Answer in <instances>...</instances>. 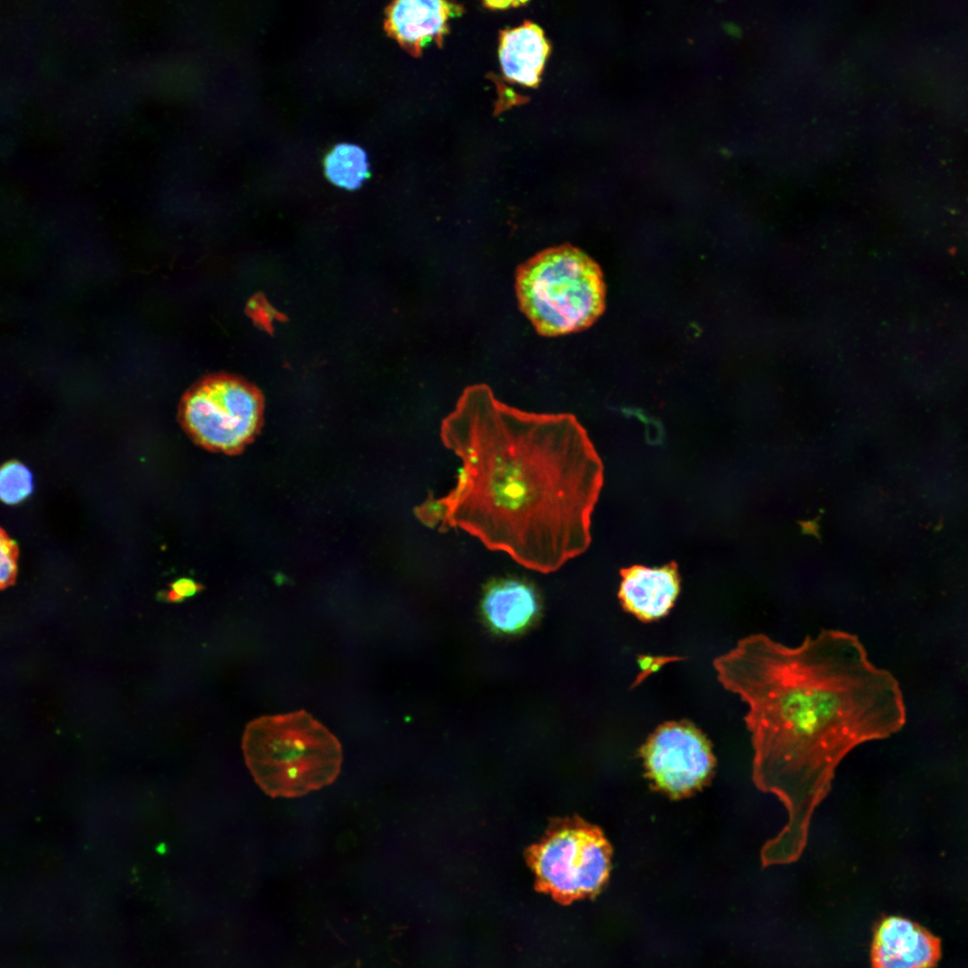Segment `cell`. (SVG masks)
Listing matches in <instances>:
<instances>
[{"label":"cell","instance_id":"obj_18","mask_svg":"<svg viewBox=\"0 0 968 968\" xmlns=\"http://www.w3.org/2000/svg\"><path fill=\"white\" fill-rule=\"evenodd\" d=\"M517 4H522V3L507 2V1L486 2L487 6L490 7V8H506V7H508L510 4L516 5Z\"/></svg>","mask_w":968,"mask_h":968},{"label":"cell","instance_id":"obj_5","mask_svg":"<svg viewBox=\"0 0 968 968\" xmlns=\"http://www.w3.org/2000/svg\"><path fill=\"white\" fill-rule=\"evenodd\" d=\"M264 401L258 389L230 375H212L198 381L184 395L179 420L201 446L237 453L256 436Z\"/></svg>","mask_w":968,"mask_h":968},{"label":"cell","instance_id":"obj_2","mask_svg":"<svg viewBox=\"0 0 968 968\" xmlns=\"http://www.w3.org/2000/svg\"><path fill=\"white\" fill-rule=\"evenodd\" d=\"M440 438L462 462L442 497V530L545 574L587 550L604 466L574 414L524 411L475 384L442 419Z\"/></svg>","mask_w":968,"mask_h":968},{"label":"cell","instance_id":"obj_15","mask_svg":"<svg viewBox=\"0 0 968 968\" xmlns=\"http://www.w3.org/2000/svg\"><path fill=\"white\" fill-rule=\"evenodd\" d=\"M446 506L442 497L436 498L429 495L420 505L416 506L414 514L424 525L442 530L446 517Z\"/></svg>","mask_w":968,"mask_h":968},{"label":"cell","instance_id":"obj_11","mask_svg":"<svg viewBox=\"0 0 968 968\" xmlns=\"http://www.w3.org/2000/svg\"><path fill=\"white\" fill-rule=\"evenodd\" d=\"M461 9L445 1H395L386 8L385 29L402 48L418 56L430 43H443L449 19Z\"/></svg>","mask_w":968,"mask_h":968},{"label":"cell","instance_id":"obj_12","mask_svg":"<svg viewBox=\"0 0 968 968\" xmlns=\"http://www.w3.org/2000/svg\"><path fill=\"white\" fill-rule=\"evenodd\" d=\"M498 53L503 73L509 81L533 87L540 81L549 45L543 30L526 22L502 31Z\"/></svg>","mask_w":968,"mask_h":968},{"label":"cell","instance_id":"obj_1","mask_svg":"<svg viewBox=\"0 0 968 968\" xmlns=\"http://www.w3.org/2000/svg\"><path fill=\"white\" fill-rule=\"evenodd\" d=\"M713 668L722 687L748 704L753 782L782 801L793 830L810 826L851 750L905 722L897 681L845 631L824 629L796 646L752 634L715 658Z\"/></svg>","mask_w":968,"mask_h":968},{"label":"cell","instance_id":"obj_10","mask_svg":"<svg viewBox=\"0 0 968 968\" xmlns=\"http://www.w3.org/2000/svg\"><path fill=\"white\" fill-rule=\"evenodd\" d=\"M940 955L938 939L901 917L883 920L871 946L873 968H932Z\"/></svg>","mask_w":968,"mask_h":968},{"label":"cell","instance_id":"obj_7","mask_svg":"<svg viewBox=\"0 0 968 968\" xmlns=\"http://www.w3.org/2000/svg\"><path fill=\"white\" fill-rule=\"evenodd\" d=\"M647 774L668 794L685 796L709 782L715 766L704 735L687 722L660 727L644 751Z\"/></svg>","mask_w":968,"mask_h":968},{"label":"cell","instance_id":"obj_6","mask_svg":"<svg viewBox=\"0 0 968 968\" xmlns=\"http://www.w3.org/2000/svg\"><path fill=\"white\" fill-rule=\"evenodd\" d=\"M526 856L539 886L562 900L595 893L610 864V848L602 833L580 820L554 825Z\"/></svg>","mask_w":968,"mask_h":968},{"label":"cell","instance_id":"obj_9","mask_svg":"<svg viewBox=\"0 0 968 968\" xmlns=\"http://www.w3.org/2000/svg\"><path fill=\"white\" fill-rule=\"evenodd\" d=\"M618 598L622 608L643 622L667 616L680 592L676 562L658 567L633 565L620 570Z\"/></svg>","mask_w":968,"mask_h":968},{"label":"cell","instance_id":"obj_3","mask_svg":"<svg viewBox=\"0 0 968 968\" xmlns=\"http://www.w3.org/2000/svg\"><path fill=\"white\" fill-rule=\"evenodd\" d=\"M241 748L255 783L272 798H297L339 776V739L305 710L265 715L245 728Z\"/></svg>","mask_w":968,"mask_h":968},{"label":"cell","instance_id":"obj_14","mask_svg":"<svg viewBox=\"0 0 968 968\" xmlns=\"http://www.w3.org/2000/svg\"><path fill=\"white\" fill-rule=\"evenodd\" d=\"M32 474L22 463L10 461L0 471V497L7 505H16L25 500L32 492Z\"/></svg>","mask_w":968,"mask_h":968},{"label":"cell","instance_id":"obj_8","mask_svg":"<svg viewBox=\"0 0 968 968\" xmlns=\"http://www.w3.org/2000/svg\"><path fill=\"white\" fill-rule=\"evenodd\" d=\"M540 612L538 591L523 578L498 577L483 587L480 617L488 630L496 635L512 637L525 633L537 623Z\"/></svg>","mask_w":968,"mask_h":968},{"label":"cell","instance_id":"obj_4","mask_svg":"<svg viewBox=\"0 0 968 968\" xmlns=\"http://www.w3.org/2000/svg\"><path fill=\"white\" fill-rule=\"evenodd\" d=\"M521 309L537 332L557 336L592 324L605 306V284L598 264L570 245L537 254L516 273Z\"/></svg>","mask_w":968,"mask_h":968},{"label":"cell","instance_id":"obj_13","mask_svg":"<svg viewBox=\"0 0 968 968\" xmlns=\"http://www.w3.org/2000/svg\"><path fill=\"white\" fill-rule=\"evenodd\" d=\"M324 169L332 183L350 190L360 186L369 173L365 151L348 143L336 145L327 154Z\"/></svg>","mask_w":968,"mask_h":968},{"label":"cell","instance_id":"obj_16","mask_svg":"<svg viewBox=\"0 0 968 968\" xmlns=\"http://www.w3.org/2000/svg\"><path fill=\"white\" fill-rule=\"evenodd\" d=\"M0 583L4 587L12 583L16 574L17 549L14 541L4 531L0 541Z\"/></svg>","mask_w":968,"mask_h":968},{"label":"cell","instance_id":"obj_17","mask_svg":"<svg viewBox=\"0 0 968 968\" xmlns=\"http://www.w3.org/2000/svg\"><path fill=\"white\" fill-rule=\"evenodd\" d=\"M203 586L190 578H180L170 585L168 598L172 601H181L194 596Z\"/></svg>","mask_w":968,"mask_h":968}]
</instances>
